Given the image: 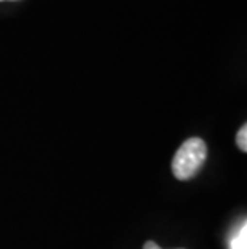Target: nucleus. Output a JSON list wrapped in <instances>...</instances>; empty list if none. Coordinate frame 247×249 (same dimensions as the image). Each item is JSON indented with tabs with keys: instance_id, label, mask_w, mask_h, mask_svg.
<instances>
[{
	"instance_id": "3",
	"label": "nucleus",
	"mask_w": 247,
	"mask_h": 249,
	"mask_svg": "<svg viewBox=\"0 0 247 249\" xmlns=\"http://www.w3.org/2000/svg\"><path fill=\"white\" fill-rule=\"evenodd\" d=\"M236 142H238V148L241 151H247V125L244 124L241 127V130L238 132V137H236Z\"/></svg>"
},
{
	"instance_id": "2",
	"label": "nucleus",
	"mask_w": 247,
	"mask_h": 249,
	"mask_svg": "<svg viewBox=\"0 0 247 249\" xmlns=\"http://www.w3.org/2000/svg\"><path fill=\"white\" fill-rule=\"evenodd\" d=\"M230 249H247V225L243 222L234 236L230 240Z\"/></svg>"
},
{
	"instance_id": "4",
	"label": "nucleus",
	"mask_w": 247,
	"mask_h": 249,
	"mask_svg": "<svg viewBox=\"0 0 247 249\" xmlns=\"http://www.w3.org/2000/svg\"><path fill=\"white\" fill-rule=\"evenodd\" d=\"M143 249H162V248L157 245V243H154V241H146Z\"/></svg>"
},
{
	"instance_id": "1",
	"label": "nucleus",
	"mask_w": 247,
	"mask_h": 249,
	"mask_svg": "<svg viewBox=\"0 0 247 249\" xmlns=\"http://www.w3.org/2000/svg\"><path fill=\"white\" fill-rule=\"evenodd\" d=\"M207 156V146L202 139L193 137L178 148L173 156L172 172L178 180H188L202 167Z\"/></svg>"
}]
</instances>
